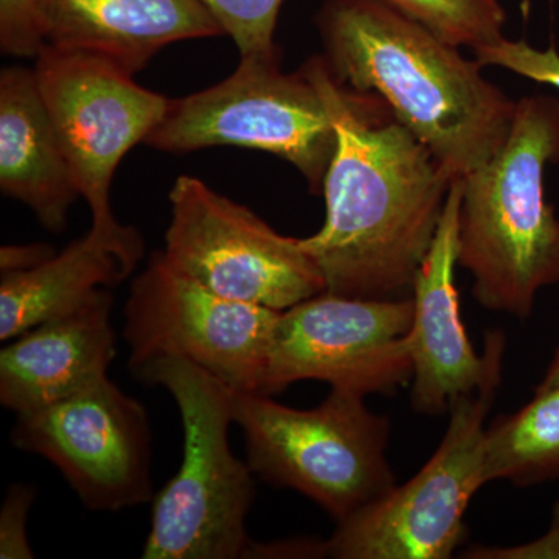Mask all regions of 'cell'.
Segmentation results:
<instances>
[{
  "mask_svg": "<svg viewBox=\"0 0 559 559\" xmlns=\"http://www.w3.org/2000/svg\"><path fill=\"white\" fill-rule=\"evenodd\" d=\"M301 69L337 134L322 229L300 242L326 290L358 299L412 296L454 179L377 95L342 87L325 58Z\"/></svg>",
  "mask_w": 559,
  "mask_h": 559,
  "instance_id": "1",
  "label": "cell"
},
{
  "mask_svg": "<svg viewBox=\"0 0 559 559\" xmlns=\"http://www.w3.org/2000/svg\"><path fill=\"white\" fill-rule=\"evenodd\" d=\"M336 83L380 97L452 179L496 156L518 102L425 25L384 0H325L318 14Z\"/></svg>",
  "mask_w": 559,
  "mask_h": 559,
  "instance_id": "2",
  "label": "cell"
},
{
  "mask_svg": "<svg viewBox=\"0 0 559 559\" xmlns=\"http://www.w3.org/2000/svg\"><path fill=\"white\" fill-rule=\"evenodd\" d=\"M559 164V98L518 100L507 142L462 178L459 266L488 311L525 320L539 290L559 283V218L546 175Z\"/></svg>",
  "mask_w": 559,
  "mask_h": 559,
  "instance_id": "3",
  "label": "cell"
},
{
  "mask_svg": "<svg viewBox=\"0 0 559 559\" xmlns=\"http://www.w3.org/2000/svg\"><path fill=\"white\" fill-rule=\"evenodd\" d=\"M132 373L168 390L183 430L182 462L154 495L142 558H253L257 540L246 520L255 499V474L231 452L234 390L179 358L148 360Z\"/></svg>",
  "mask_w": 559,
  "mask_h": 559,
  "instance_id": "4",
  "label": "cell"
},
{
  "mask_svg": "<svg viewBox=\"0 0 559 559\" xmlns=\"http://www.w3.org/2000/svg\"><path fill=\"white\" fill-rule=\"evenodd\" d=\"M231 409L253 474L296 489L336 522L396 485L389 418L370 411L366 396L331 389L319 406L294 409L263 393L234 390Z\"/></svg>",
  "mask_w": 559,
  "mask_h": 559,
  "instance_id": "5",
  "label": "cell"
},
{
  "mask_svg": "<svg viewBox=\"0 0 559 559\" xmlns=\"http://www.w3.org/2000/svg\"><path fill=\"white\" fill-rule=\"evenodd\" d=\"M484 382L460 396L443 440L425 466L404 485L337 522L326 555L336 559H448L466 536L465 514L485 484L487 418L500 382L507 337L485 334Z\"/></svg>",
  "mask_w": 559,
  "mask_h": 559,
  "instance_id": "6",
  "label": "cell"
},
{
  "mask_svg": "<svg viewBox=\"0 0 559 559\" xmlns=\"http://www.w3.org/2000/svg\"><path fill=\"white\" fill-rule=\"evenodd\" d=\"M145 143L170 154L210 146L263 151L289 162L312 193H322L337 134L310 76L304 69L283 72L275 51L241 57L229 79L170 100Z\"/></svg>",
  "mask_w": 559,
  "mask_h": 559,
  "instance_id": "7",
  "label": "cell"
},
{
  "mask_svg": "<svg viewBox=\"0 0 559 559\" xmlns=\"http://www.w3.org/2000/svg\"><path fill=\"white\" fill-rule=\"evenodd\" d=\"M171 219L162 249L168 263L226 299L285 311L326 290L299 238L182 175L170 191Z\"/></svg>",
  "mask_w": 559,
  "mask_h": 559,
  "instance_id": "8",
  "label": "cell"
},
{
  "mask_svg": "<svg viewBox=\"0 0 559 559\" xmlns=\"http://www.w3.org/2000/svg\"><path fill=\"white\" fill-rule=\"evenodd\" d=\"M280 312L226 299L151 253L124 304L130 370L157 358L190 360L235 392L263 393Z\"/></svg>",
  "mask_w": 559,
  "mask_h": 559,
  "instance_id": "9",
  "label": "cell"
},
{
  "mask_svg": "<svg viewBox=\"0 0 559 559\" xmlns=\"http://www.w3.org/2000/svg\"><path fill=\"white\" fill-rule=\"evenodd\" d=\"M414 299H358L323 293L280 312L263 395L322 381L358 395H389L414 374Z\"/></svg>",
  "mask_w": 559,
  "mask_h": 559,
  "instance_id": "10",
  "label": "cell"
},
{
  "mask_svg": "<svg viewBox=\"0 0 559 559\" xmlns=\"http://www.w3.org/2000/svg\"><path fill=\"white\" fill-rule=\"evenodd\" d=\"M35 73L80 197L90 205L92 226L119 223L109 200L114 175L131 148L164 120L170 100L87 51L44 46Z\"/></svg>",
  "mask_w": 559,
  "mask_h": 559,
  "instance_id": "11",
  "label": "cell"
},
{
  "mask_svg": "<svg viewBox=\"0 0 559 559\" xmlns=\"http://www.w3.org/2000/svg\"><path fill=\"white\" fill-rule=\"evenodd\" d=\"M11 440L53 463L87 509L120 511L153 502L148 415L109 377L17 414Z\"/></svg>",
  "mask_w": 559,
  "mask_h": 559,
  "instance_id": "12",
  "label": "cell"
},
{
  "mask_svg": "<svg viewBox=\"0 0 559 559\" xmlns=\"http://www.w3.org/2000/svg\"><path fill=\"white\" fill-rule=\"evenodd\" d=\"M460 205L462 178L452 182L436 238L412 288L411 401L414 411L426 417L450 414L452 404L479 388L488 371L487 352L479 355L474 349L460 316L455 286Z\"/></svg>",
  "mask_w": 559,
  "mask_h": 559,
  "instance_id": "13",
  "label": "cell"
},
{
  "mask_svg": "<svg viewBox=\"0 0 559 559\" xmlns=\"http://www.w3.org/2000/svg\"><path fill=\"white\" fill-rule=\"evenodd\" d=\"M112 294L25 331L0 352V403L14 414L49 406L108 378L116 358Z\"/></svg>",
  "mask_w": 559,
  "mask_h": 559,
  "instance_id": "14",
  "label": "cell"
},
{
  "mask_svg": "<svg viewBox=\"0 0 559 559\" xmlns=\"http://www.w3.org/2000/svg\"><path fill=\"white\" fill-rule=\"evenodd\" d=\"M44 46L98 55L134 75L164 47L224 35L200 0H43Z\"/></svg>",
  "mask_w": 559,
  "mask_h": 559,
  "instance_id": "15",
  "label": "cell"
},
{
  "mask_svg": "<svg viewBox=\"0 0 559 559\" xmlns=\"http://www.w3.org/2000/svg\"><path fill=\"white\" fill-rule=\"evenodd\" d=\"M145 253L138 229L116 223L86 235L32 270L0 280V341L75 310L97 290L132 274Z\"/></svg>",
  "mask_w": 559,
  "mask_h": 559,
  "instance_id": "16",
  "label": "cell"
},
{
  "mask_svg": "<svg viewBox=\"0 0 559 559\" xmlns=\"http://www.w3.org/2000/svg\"><path fill=\"white\" fill-rule=\"evenodd\" d=\"M0 189L53 234L64 230L80 197L35 69L13 66L0 73Z\"/></svg>",
  "mask_w": 559,
  "mask_h": 559,
  "instance_id": "17",
  "label": "cell"
},
{
  "mask_svg": "<svg viewBox=\"0 0 559 559\" xmlns=\"http://www.w3.org/2000/svg\"><path fill=\"white\" fill-rule=\"evenodd\" d=\"M484 477L521 488L559 479V388L535 392L487 428Z\"/></svg>",
  "mask_w": 559,
  "mask_h": 559,
  "instance_id": "18",
  "label": "cell"
},
{
  "mask_svg": "<svg viewBox=\"0 0 559 559\" xmlns=\"http://www.w3.org/2000/svg\"><path fill=\"white\" fill-rule=\"evenodd\" d=\"M460 49L477 50L506 38L500 0H384Z\"/></svg>",
  "mask_w": 559,
  "mask_h": 559,
  "instance_id": "19",
  "label": "cell"
},
{
  "mask_svg": "<svg viewBox=\"0 0 559 559\" xmlns=\"http://www.w3.org/2000/svg\"><path fill=\"white\" fill-rule=\"evenodd\" d=\"M234 39L241 57L271 55L283 0H200Z\"/></svg>",
  "mask_w": 559,
  "mask_h": 559,
  "instance_id": "20",
  "label": "cell"
},
{
  "mask_svg": "<svg viewBox=\"0 0 559 559\" xmlns=\"http://www.w3.org/2000/svg\"><path fill=\"white\" fill-rule=\"evenodd\" d=\"M474 58L484 68H500L522 79L535 81L559 91V50L551 43L547 49L530 46L527 40L502 38L474 50Z\"/></svg>",
  "mask_w": 559,
  "mask_h": 559,
  "instance_id": "21",
  "label": "cell"
},
{
  "mask_svg": "<svg viewBox=\"0 0 559 559\" xmlns=\"http://www.w3.org/2000/svg\"><path fill=\"white\" fill-rule=\"evenodd\" d=\"M43 0H0V47L11 57H38L44 47L39 32Z\"/></svg>",
  "mask_w": 559,
  "mask_h": 559,
  "instance_id": "22",
  "label": "cell"
},
{
  "mask_svg": "<svg viewBox=\"0 0 559 559\" xmlns=\"http://www.w3.org/2000/svg\"><path fill=\"white\" fill-rule=\"evenodd\" d=\"M35 488L24 484L11 485L0 510V558H35L27 538L28 513L35 500Z\"/></svg>",
  "mask_w": 559,
  "mask_h": 559,
  "instance_id": "23",
  "label": "cell"
},
{
  "mask_svg": "<svg viewBox=\"0 0 559 559\" xmlns=\"http://www.w3.org/2000/svg\"><path fill=\"white\" fill-rule=\"evenodd\" d=\"M463 554V558L476 559L559 558V502L555 507L551 527L544 538L514 547L474 546Z\"/></svg>",
  "mask_w": 559,
  "mask_h": 559,
  "instance_id": "24",
  "label": "cell"
},
{
  "mask_svg": "<svg viewBox=\"0 0 559 559\" xmlns=\"http://www.w3.org/2000/svg\"><path fill=\"white\" fill-rule=\"evenodd\" d=\"M53 248L43 242L25 246H3L0 249V271L2 274L7 272H20L32 270L39 266L44 261L55 255Z\"/></svg>",
  "mask_w": 559,
  "mask_h": 559,
  "instance_id": "25",
  "label": "cell"
},
{
  "mask_svg": "<svg viewBox=\"0 0 559 559\" xmlns=\"http://www.w3.org/2000/svg\"><path fill=\"white\" fill-rule=\"evenodd\" d=\"M554 388H559V347L557 353H555L554 359L550 360L549 369L546 370L543 380L536 385L535 392Z\"/></svg>",
  "mask_w": 559,
  "mask_h": 559,
  "instance_id": "26",
  "label": "cell"
}]
</instances>
